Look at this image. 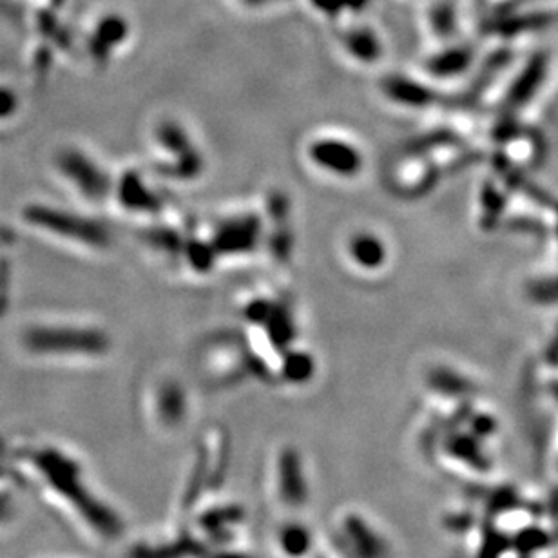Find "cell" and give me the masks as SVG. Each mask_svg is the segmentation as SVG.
<instances>
[{"mask_svg": "<svg viewBox=\"0 0 558 558\" xmlns=\"http://www.w3.org/2000/svg\"><path fill=\"white\" fill-rule=\"evenodd\" d=\"M312 164L341 178H354L365 165V156L356 144L339 136H319L308 149Z\"/></svg>", "mask_w": 558, "mask_h": 558, "instance_id": "6da1fadb", "label": "cell"}, {"mask_svg": "<svg viewBox=\"0 0 558 558\" xmlns=\"http://www.w3.org/2000/svg\"><path fill=\"white\" fill-rule=\"evenodd\" d=\"M542 144L531 135L513 136L506 140V164L510 167H535L540 162Z\"/></svg>", "mask_w": 558, "mask_h": 558, "instance_id": "5b68a950", "label": "cell"}, {"mask_svg": "<svg viewBox=\"0 0 558 558\" xmlns=\"http://www.w3.org/2000/svg\"><path fill=\"white\" fill-rule=\"evenodd\" d=\"M347 48L359 62H376L381 57V40L372 29H356L348 35Z\"/></svg>", "mask_w": 558, "mask_h": 558, "instance_id": "52a82bcc", "label": "cell"}, {"mask_svg": "<svg viewBox=\"0 0 558 558\" xmlns=\"http://www.w3.org/2000/svg\"><path fill=\"white\" fill-rule=\"evenodd\" d=\"M64 165L69 180L77 183L80 193L86 194L87 198L97 200L107 193L106 173L91 158L87 160L84 154L69 153L64 158Z\"/></svg>", "mask_w": 558, "mask_h": 558, "instance_id": "7a4b0ae2", "label": "cell"}, {"mask_svg": "<svg viewBox=\"0 0 558 558\" xmlns=\"http://www.w3.org/2000/svg\"><path fill=\"white\" fill-rule=\"evenodd\" d=\"M472 64V53L466 48H450L435 55L428 64V71L439 78L459 77Z\"/></svg>", "mask_w": 558, "mask_h": 558, "instance_id": "8992f818", "label": "cell"}, {"mask_svg": "<svg viewBox=\"0 0 558 558\" xmlns=\"http://www.w3.org/2000/svg\"><path fill=\"white\" fill-rule=\"evenodd\" d=\"M385 93L392 102H397L399 106L405 107H424L433 100L430 87L410 80V78H390L385 84Z\"/></svg>", "mask_w": 558, "mask_h": 558, "instance_id": "277c9868", "label": "cell"}, {"mask_svg": "<svg viewBox=\"0 0 558 558\" xmlns=\"http://www.w3.org/2000/svg\"><path fill=\"white\" fill-rule=\"evenodd\" d=\"M348 256L359 269L374 272L385 267L388 247L374 232H356L348 241Z\"/></svg>", "mask_w": 558, "mask_h": 558, "instance_id": "3957f363", "label": "cell"}]
</instances>
